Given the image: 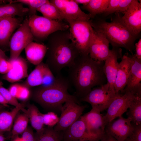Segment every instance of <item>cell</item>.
Segmentation results:
<instances>
[{"mask_svg":"<svg viewBox=\"0 0 141 141\" xmlns=\"http://www.w3.org/2000/svg\"><path fill=\"white\" fill-rule=\"evenodd\" d=\"M100 141H118L107 133L105 132L102 137Z\"/></svg>","mask_w":141,"mask_h":141,"instance_id":"obj_43","label":"cell"},{"mask_svg":"<svg viewBox=\"0 0 141 141\" xmlns=\"http://www.w3.org/2000/svg\"><path fill=\"white\" fill-rule=\"evenodd\" d=\"M47 0H15L9 1V3H20L28 7L30 16L36 14L37 9L44 4L48 2Z\"/></svg>","mask_w":141,"mask_h":141,"instance_id":"obj_32","label":"cell"},{"mask_svg":"<svg viewBox=\"0 0 141 141\" xmlns=\"http://www.w3.org/2000/svg\"><path fill=\"white\" fill-rule=\"evenodd\" d=\"M34 40L29 26L28 19L26 18L10 38L9 60L12 61L16 59L26 46Z\"/></svg>","mask_w":141,"mask_h":141,"instance_id":"obj_8","label":"cell"},{"mask_svg":"<svg viewBox=\"0 0 141 141\" xmlns=\"http://www.w3.org/2000/svg\"><path fill=\"white\" fill-rule=\"evenodd\" d=\"M132 64L131 55L126 53L121 57L119 63L114 89L116 94L124 93L130 75Z\"/></svg>","mask_w":141,"mask_h":141,"instance_id":"obj_19","label":"cell"},{"mask_svg":"<svg viewBox=\"0 0 141 141\" xmlns=\"http://www.w3.org/2000/svg\"><path fill=\"white\" fill-rule=\"evenodd\" d=\"M49 1L57 7L65 20L88 21L91 19L90 15L83 11L74 0H51Z\"/></svg>","mask_w":141,"mask_h":141,"instance_id":"obj_12","label":"cell"},{"mask_svg":"<svg viewBox=\"0 0 141 141\" xmlns=\"http://www.w3.org/2000/svg\"><path fill=\"white\" fill-rule=\"evenodd\" d=\"M131 56V69L124 93L128 92L136 96L141 97V60L136 58L133 53Z\"/></svg>","mask_w":141,"mask_h":141,"instance_id":"obj_16","label":"cell"},{"mask_svg":"<svg viewBox=\"0 0 141 141\" xmlns=\"http://www.w3.org/2000/svg\"><path fill=\"white\" fill-rule=\"evenodd\" d=\"M0 104L4 105L5 107H8L9 106L8 105V103L3 98L0 93Z\"/></svg>","mask_w":141,"mask_h":141,"instance_id":"obj_44","label":"cell"},{"mask_svg":"<svg viewBox=\"0 0 141 141\" xmlns=\"http://www.w3.org/2000/svg\"><path fill=\"white\" fill-rule=\"evenodd\" d=\"M134 45L135 54L134 55L137 59L141 60V39H140Z\"/></svg>","mask_w":141,"mask_h":141,"instance_id":"obj_42","label":"cell"},{"mask_svg":"<svg viewBox=\"0 0 141 141\" xmlns=\"http://www.w3.org/2000/svg\"><path fill=\"white\" fill-rule=\"evenodd\" d=\"M132 0H119V12L124 14L127 9Z\"/></svg>","mask_w":141,"mask_h":141,"instance_id":"obj_40","label":"cell"},{"mask_svg":"<svg viewBox=\"0 0 141 141\" xmlns=\"http://www.w3.org/2000/svg\"><path fill=\"white\" fill-rule=\"evenodd\" d=\"M100 113L92 108L90 111L81 117L90 132L101 139L105 132L107 124Z\"/></svg>","mask_w":141,"mask_h":141,"instance_id":"obj_18","label":"cell"},{"mask_svg":"<svg viewBox=\"0 0 141 141\" xmlns=\"http://www.w3.org/2000/svg\"><path fill=\"white\" fill-rule=\"evenodd\" d=\"M50 70L45 63L42 62L37 66L21 85L28 88L42 86L44 83L46 76Z\"/></svg>","mask_w":141,"mask_h":141,"instance_id":"obj_22","label":"cell"},{"mask_svg":"<svg viewBox=\"0 0 141 141\" xmlns=\"http://www.w3.org/2000/svg\"><path fill=\"white\" fill-rule=\"evenodd\" d=\"M14 141H25L22 137H20L18 136H16Z\"/></svg>","mask_w":141,"mask_h":141,"instance_id":"obj_48","label":"cell"},{"mask_svg":"<svg viewBox=\"0 0 141 141\" xmlns=\"http://www.w3.org/2000/svg\"><path fill=\"white\" fill-rule=\"evenodd\" d=\"M28 23L34 39L40 42L46 39L55 32L68 30L69 28L68 24L63 21L51 20L36 14L29 16Z\"/></svg>","mask_w":141,"mask_h":141,"instance_id":"obj_6","label":"cell"},{"mask_svg":"<svg viewBox=\"0 0 141 141\" xmlns=\"http://www.w3.org/2000/svg\"><path fill=\"white\" fill-rule=\"evenodd\" d=\"M11 65L7 58L3 57L0 60V73L5 74L11 69Z\"/></svg>","mask_w":141,"mask_h":141,"instance_id":"obj_37","label":"cell"},{"mask_svg":"<svg viewBox=\"0 0 141 141\" xmlns=\"http://www.w3.org/2000/svg\"><path fill=\"white\" fill-rule=\"evenodd\" d=\"M110 0H90L85 5H82L81 8L89 12L91 19H92L98 14L103 13L107 9Z\"/></svg>","mask_w":141,"mask_h":141,"instance_id":"obj_27","label":"cell"},{"mask_svg":"<svg viewBox=\"0 0 141 141\" xmlns=\"http://www.w3.org/2000/svg\"><path fill=\"white\" fill-rule=\"evenodd\" d=\"M135 97L128 92H125L123 95L117 94L107 108L106 115L103 116L107 125L116 118L122 116Z\"/></svg>","mask_w":141,"mask_h":141,"instance_id":"obj_10","label":"cell"},{"mask_svg":"<svg viewBox=\"0 0 141 141\" xmlns=\"http://www.w3.org/2000/svg\"><path fill=\"white\" fill-rule=\"evenodd\" d=\"M132 124L133 130L125 141H141V124Z\"/></svg>","mask_w":141,"mask_h":141,"instance_id":"obj_35","label":"cell"},{"mask_svg":"<svg viewBox=\"0 0 141 141\" xmlns=\"http://www.w3.org/2000/svg\"><path fill=\"white\" fill-rule=\"evenodd\" d=\"M104 63L93 60L89 55L80 54L68 67L67 78L74 88L77 98H82L93 87L107 83L103 70Z\"/></svg>","mask_w":141,"mask_h":141,"instance_id":"obj_1","label":"cell"},{"mask_svg":"<svg viewBox=\"0 0 141 141\" xmlns=\"http://www.w3.org/2000/svg\"><path fill=\"white\" fill-rule=\"evenodd\" d=\"M28 115L32 127L36 130V133H39L44 130L42 114L38 108L33 104L29 105L26 110L22 108L21 110Z\"/></svg>","mask_w":141,"mask_h":141,"instance_id":"obj_26","label":"cell"},{"mask_svg":"<svg viewBox=\"0 0 141 141\" xmlns=\"http://www.w3.org/2000/svg\"><path fill=\"white\" fill-rule=\"evenodd\" d=\"M63 131H57L53 127L45 128L42 132L36 133L34 135L35 141H62Z\"/></svg>","mask_w":141,"mask_h":141,"instance_id":"obj_30","label":"cell"},{"mask_svg":"<svg viewBox=\"0 0 141 141\" xmlns=\"http://www.w3.org/2000/svg\"><path fill=\"white\" fill-rule=\"evenodd\" d=\"M37 11L41 13L43 16L50 19L61 21L64 20L57 7L49 1L38 8Z\"/></svg>","mask_w":141,"mask_h":141,"instance_id":"obj_28","label":"cell"},{"mask_svg":"<svg viewBox=\"0 0 141 141\" xmlns=\"http://www.w3.org/2000/svg\"><path fill=\"white\" fill-rule=\"evenodd\" d=\"M55 76V80L51 85L36 88L33 93L34 100L44 108L55 111H61L63 104L68 100L80 104L78 98L68 92L70 84L67 78L61 74Z\"/></svg>","mask_w":141,"mask_h":141,"instance_id":"obj_4","label":"cell"},{"mask_svg":"<svg viewBox=\"0 0 141 141\" xmlns=\"http://www.w3.org/2000/svg\"><path fill=\"white\" fill-rule=\"evenodd\" d=\"M24 107L23 104L19 103L10 111H0V132L3 133L11 130L16 117Z\"/></svg>","mask_w":141,"mask_h":141,"instance_id":"obj_25","label":"cell"},{"mask_svg":"<svg viewBox=\"0 0 141 141\" xmlns=\"http://www.w3.org/2000/svg\"><path fill=\"white\" fill-rule=\"evenodd\" d=\"M117 94L107 83L93 88L86 96L80 99L79 101L89 103L92 108L101 112L107 109Z\"/></svg>","mask_w":141,"mask_h":141,"instance_id":"obj_7","label":"cell"},{"mask_svg":"<svg viewBox=\"0 0 141 141\" xmlns=\"http://www.w3.org/2000/svg\"><path fill=\"white\" fill-rule=\"evenodd\" d=\"M46 40L45 64L55 76L70 66L80 54L71 42L69 29L55 32Z\"/></svg>","mask_w":141,"mask_h":141,"instance_id":"obj_2","label":"cell"},{"mask_svg":"<svg viewBox=\"0 0 141 141\" xmlns=\"http://www.w3.org/2000/svg\"><path fill=\"white\" fill-rule=\"evenodd\" d=\"M1 110H0V111H1Z\"/></svg>","mask_w":141,"mask_h":141,"instance_id":"obj_50","label":"cell"},{"mask_svg":"<svg viewBox=\"0 0 141 141\" xmlns=\"http://www.w3.org/2000/svg\"><path fill=\"white\" fill-rule=\"evenodd\" d=\"M113 120L106 126L105 131L118 141H125L133 130L131 120L122 116Z\"/></svg>","mask_w":141,"mask_h":141,"instance_id":"obj_15","label":"cell"},{"mask_svg":"<svg viewBox=\"0 0 141 141\" xmlns=\"http://www.w3.org/2000/svg\"><path fill=\"white\" fill-rule=\"evenodd\" d=\"M10 62L11 67L10 70L2 76V79L9 82L13 83L27 77L28 66L26 60L19 56L16 59Z\"/></svg>","mask_w":141,"mask_h":141,"instance_id":"obj_21","label":"cell"},{"mask_svg":"<svg viewBox=\"0 0 141 141\" xmlns=\"http://www.w3.org/2000/svg\"><path fill=\"white\" fill-rule=\"evenodd\" d=\"M3 57L7 58L4 51L0 47V60Z\"/></svg>","mask_w":141,"mask_h":141,"instance_id":"obj_46","label":"cell"},{"mask_svg":"<svg viewBox=\"0 0 141 141\" xmlns=\"http://www.w3.org/2000/svg\"><path fill=\"white\" fill-rule=\"evenodd\" d=\"M43 123L44 125L48 127H53L58 123L59 118L54 112L50 111L45 114H42Z\"/></svg>","mask_w":141,"mask_h":141,"instance_id":"obj_33","label":"cell"},{"mask_svg":"<svg viewBox=\"0 0 141 141\" xmlns=\"http://www.w3.org/2000/svg\"><path fill=\"white\" fill-rule=\"evenodd\" d=\"M3 132H0V141H4L5 138L3 134Z\"/></svg>","mask_w":141,"mask_h":141,"instance_id":"obj_47","label":"cell"},{"mask_svg":"<svg viewBox=\"0 0 141 141\" xmlns=\"http://www.w3.org/2000/svg\"><path fill=\"white\" fill-rule=\"evenodd\" d=\"M21 86V85L15 84L10 87L9 90L13 97L16 98Z\"/></svg>","mask_w":141,"mask_h":141,"instance_id":"obj_41","label":"cell"},{"mask_svg":"<svg viewBox=\"0 0 141 141\" xmlns=\"http://www.w3.org/2000/svg\"><path fill=\"white\" fill-rule=\"evenodd\" d=\"M116 13L110 22L95 17L89 21L93 30L103 33L113 48H123L133 53L134 42L138 37L125 26L119 13Z\"/></svg>","mask_w":141,"mask_h":141,"instance_id":"obj_3","label":"cell"},{"mask_svg":"<svg viewBox=\"0 0 141 141\" xmlns=\"http://www.w3.org/2000/svg\"><path fill=\"white\" fill-rule=\"evenodd\" d=\"M94 31V35L89 47V55L95 60L104 61L111 52L109 41L103 33Z\"/></svg>","mask_w":141,"mask_h":141,"instance_id":"obj_13","label":"cell"},{"mask_svg":"<svg viewBox=\"0 0 141 141\" xmlns=\"http://www.w3.org/2000/svg\"><path fill=\"white\" fill-rule=\"evenodd\" d=\"M5 107L4 105L0 104V110H1L2 109Z\"/></svg>","mask_w":141,"mask_h":141,"instance_id":"obj_49","label":"cell"},{"mask_svg":"<svg viewBox=\"0 0 141 141\" xmlns=\"http://www.w3.org/2000/svg\"></svg>","mask_w":141,"mask_h":141,"instance_id":"obj_51","label":"cell"},{"mask_svg":"<svg viewBox=\"0 0 141 141\" xmlns=\"http://www.w3.org/2000/svg\"><path fill=\"white\" fill-rule=\"evenodd\" d=\"M128 109V118L134 124H141V97L136 96L131 101Z\"/></svg>","mask_w":141,"mask_h":141,"instance_id":"obj_29","label":"cell"},{"mask_svg":"<svg viewBox=\"0 0 141 141\" xmlns=\"http://www.w3.org/2000/svg\"><path fill=\"white\" fill-rule=\"evenodd\" d=\"M28 8L20 3H9L0 5V18L7 17H22L28 14Z\"/></svg>","mask_w":141,"mask_h":141,"instance_id":"obj_24","label":"cell"},{"mask_svg":"<svg viewBox=\"0 0 141 141\" xmlns=\"http://www.w3.org/2000/svg\"><path fill=\"white\" fill-rule=\"evenodd\" d=\"M122 50L121 48H113L111 50L110 54L104 61L103 67V71L107 79V83L109 84L110 87L114 90L119 63L118 59L122 57Z\"/></svg>","mask_w":141,"mask_h":141,"instance_id":"obj_20","label":"cell"},{"mask_svg":"<svg viewBox=\"0 0 141 141\" xmlns=\"http://www.w3.org/2000/svg\"><path fill=\"white\" fill-rule=\"evenodd\" d=\"M119 0H110L108 6L103 13L107 16L114 13H119Z\"/></svg>","mask_w":141,"mask_h":141,"instance_id":"obj_36","label":"cell"},{"mask_svg":"<svg viewBox=\"0 0 141 141\" xmlns=\"http://www.w3.org/2000/svg\"><path fill=\"white\" fill-rule=\"evenodd\" d=\"M63 133V141H99L101 139L90 132L81 116Z\"/></svg>","mask_w":141,"mask_h":141,"instance_id":"obj_11","label":"cell"},{"mask_svg":"<svg viewBox=\"0 0 141 141\" xmlns=\"http://www.w3.org/2000/svg\"><path fill=\"white\" fill-rule=\"evenodd\" d=\"M27 59L32 64L37 65L45 57L47 48L45 45L32 42L25 48Z\"/></svg>","mask_w":141,"mask_h":141,"instance_id":"obj_23","label":"cell"},{"mask_svg":"<svg viewBox=\"0 0 141 141\" xmlns=\"http://www.w3.org/2000/svg\"><path fill=\"white\" fill-rule=\"evenodd\" d=\"M78 4H82L83 5H85L87 4L90 0H74Z\"/></svg>","mask_w":141,"mask_h":141,"instance_id":"obj_45","label":"cell"},{"mask_svg":"<svg viewBox=\"0 0 141 141\" xmlns=\"http://www.w3.org/2000/svg\"><path fill=\"white\" fill-rule=\"evenodd\" d=\"M25 141H35L34 135L30 128H27L22 134L21 137Z\"/></svg>","mask_w":141,"mask_h":141,"instance_id":"obj_39","label":"cell"},{"mask_svg":"<svg viewBox=\"0 0 141 141\" xmlns=\"http://www.w3.org/2000/svg\"><path fill=\"white\" fill-rule=\"evenodd\" d=\"M121 17L125 26L134 35L139 37L141 31V2L132 0L128 8Z\"/></svg>","mask_w":141,"mask_h":141,"instance_id":"obj_14","label":"cell"},{"mask_svg":"<svg viewBox=\"0 0 141 141\" xmlns=\"http://www.w3.org/2000/svg\"><path fill=\"white\" fill-rule=\"evenodd\" d=\"M22 17H7L0 18V47H9V43L14 32L23 21Z\"/></svg>","mask_w":141,"mask_h":141,"instance_id":"obj_17","label":"cell"},{"mask_svg":"<svg viewBox=\"0 0 141 141\" xmlns=\"http://www.w3.org/2000/svg\"><path fill=\"white\" fill-rule=\"evenodd\" d=\"M0 93L8 104L15 106L19 103L17 99L13 97L9 90L0 84Z\"/></svg>","mask_w":141,"mask_h":141,"instance_id":"obj_34","label":"cell"},{"mask_svg":"<svg viewBox=\"0 0 141 141\" xmlns=\"http://www.w3.org/2000/svg\"><path fill=\"white\" fill-rule=\"evenodd\" d=\"M24 112L17 116L15 120L11 131L13 137L22 134L27 128L29 117L26 113Z\"/></svg>","mask_w":141,"mask_h":141,"instance_id":"obj_31","label":"cell"},{"mask_svg":"<svg viewBox=\"0 0 141 141\" xmlns=\"http://www.w3.org/2000/svg\"><path fill=\"white\" fill-rule=\"evenodd\" d=\"M21 85V86L16 98L22 101L26 100L29 97L30 91L28 88Z\"/></svg>","mask_w":141,"mask_h":141,"instance_id":"obj_38","label":"cell"},{"mask_svg":"<svg viewBox=\"0 0 141 141\" xmlns=\"http://www.w3.org/2000/svg\"><path fill=\"white\" fill-rule=\"evenodd\" d=\"M69 24L71 42L80 54L89 55L94 31L89 20H65Z\"/></svg>","mask_w":141,"mask_h":141,"instance_id":"obj_5","label":"cell"},{"mask_svg":"<svg viewBox=\"0 0 141 141\" xmlns=\"http://www.w3.org/2000/svg\"><path fill=\"white\" fill-rule=\"evenodd\" d=\"M87 107L72 100L66 102L62 107L60 116L54 130L57 131H63L67 129L81 116Z\"/></svg>","mask_w":141,"mask_h":141,"instance_id":"obj_9","label":"cell"}]
</instances>
